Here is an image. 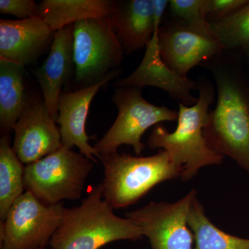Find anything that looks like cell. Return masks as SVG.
Returning <instances> with one entry per match:
<instances>
[{
  "label": "cell",
  "mask_w": 249,
  "mask_h": 249,
  "mask_svg": "<svg viewBox=\"0 0 249 249\" xmlns=\"http://www.w3.org/2000/svg\"><path fill=\"white\" fill-rule=\"evenodd\" d=\"M122 69L111 72L101 83L73 91H62L58 101V119L62 146L78 147L87 158L97 163L94 148L89 143L90 137L85 129L91 101L100 89L119 76Z\"/></svg>",
  "instance_id": "14"
},
{
  "label": "cell",
  "mask_w": 249,
  "mask_h": 249,
  "mask_svg": "<svg viewBox=\"0 0 249 249\" xmlns=\"http://www.w3.org/2000/svg\"><path fill=\"white\" fill-rule=\"evenodd\" d=\"M208 0H170V14L175 20L204 34L214 35L206 16Z\"/></svg>",
  "instance_id": "22"
},
{
  "label": "cell",
  "mask_w": 249,
  "mask_h": 249,
  "mask_svg": "<svg viewBox=\"0 0 249 249\" xmlns=\"http://www.w3.org/2000/svg\"><path fill=\"white\" fill-rule=\"evenodd\" d=\"M219 55L206 62L216 83L217 102L204 135L213 151L231 159L249 176V81Z\"/></svg>",
  "instance_id": "1"
},
{
  "label": "cell",
  "mask_w": 249,
  "mask_h": 249,
  "mask_svg": "<svg viewBox=\"0 0 249 249\" xmlns=\"http://www.w3.org/2000/svg\"><path fill=\"white\" fill-rule=\"evenodd\" d=\"M73 36L74 24L56 31L48 56L34 71L44 101L56 123L62 88L75 76Z\"/></svg>",
  "instance_id": "15"
},
{
  "label": "cell",
  "mask_w": 249,
  "mask_h": 249,
  "mask_svg": "<svg viewBox=\"0 0 249 249\" xmlns=\"http://www.w3.org/2000/svg\"><path fill=\"white\" fill-rule=\"evenodd\" d=\"M117 1L113 0H42L40 16L56 32L79 21L111 18Z\"/></svg>",
  "instance_id": "17"
},
{
  "label": "cell",
  "mask_w": 249,
  "mask_h": 249,
  "mask_svg": "<svg viewBox=\"0 0 249 249\" xmlns=\"http://www.w3.org/2000/svg\"><path fill=\"white\" fill-rule=\"evenodd\" d=\"M124 55L111 18L75 23L73 83L76 89L97 85L111 72L121 69Z\"/></svg>",
  "instance_id": "7"
},
{
  "label": "cell",
  "mask_w": 249,
  "mask_h": 249,
  "mask_svg": "<svg viewBox=\"0 0 249 249\" xmlns=\"http://www.w3.org/2000/svg\"><path fill=\"white\" fill-rule=\"evenodd\" d=\"M248 0H208L209 22L219 20L231 16L247 2Z\"/></svg>",
  "instance_id": "24"
},
{
  "label": "cell",
  "mask_w": 249,
  "mask_h": 249,
  "mask_svg": "<svg viewBox=\"0 0 249 249\" xmlns=\"http://www.w3.org/2000/svg\"><path fill=\"white\" fill-rule=\"evenodd\" d=\"M143 237L132 219L114 213L103 199L100 183L90 188L80 206L65 208L49 246L52 249H100L116 241L136 242Z\"/></svg>",
  "instance_id": "3"
},
{
  "label": "cell",
  "mask_w": 249,
  "mask_h": 249,
  "mask_svg": "<svg viewBox=\"0 0 249 249\" xmlns=\"http://www.w3.org/2000/svg\"><path fill=\"white\" fill-rule=\"evenodd\" d=\"M158 32H154L138 67L129 76L118 80L114 86L141 89L155 87L168 93L178 103L186 106H194L198 98L192 95V91L198 89L199 85L188 77L180 76L165 63L160 56Z\"/></svg>",
  "instance_id": "12"
},
{
  "label": "cell",
  "mask_w": 249,
  "mask_h": 249,
  "mask_svg": "<svg viewBox=\"0 0 249 249\" xmlns=\"http://www.w3.org/2000/svg\"><path fill=\"white\" fill-rule=\"evenodd\" d=\"M197 192L191 190L175 202L150 201L124 214L142 229L152 249H193L194 235L188 223V213Z\"/></svg>",
  "instance_id": "9"
},
{
  "label": "cell",
  "mask_w": 249,
  "mask_h": 249,
  "mask_svg": "<svg viewBox=\"0 0 249 249\" xmlns=\"http://www.w3.org/2000/svg\"><path fill=\"white\" fill-rule=\"evenodd\" d=\"M93 163L80 152L62 146L25 165L24 190L49 206L63 200H78Z\"/></svg>",
  "instance_id": "5"
},
{
  "label": "cell",
  "mask_w": 249,
  "mask_h": 249,
  "mask_svg": "<svg viewBox=\"0 0 249 249\" xmlns=\"http://www.w3.org/2000/svg\"><path fill=\"white\" fill-rule=\"evenodd\" d=\"M111 99L118 115L104 137L93 146L98 160L117 152L122 145H131L136 155H141L146 147L142 138L147 129L162 122L178 121V111L148 102L141 88H116Z\"/></svg>",
  "instance_id": "6"
},
{
  "label": "cell",
  "mask_w": 249,
  "mask_h": 249,
  "mask_svg": "<svg viewBox=\"0 0 249 249\" xmlns=\"http://www.w3.org/2000/svg\"><path fill=\"white\" fill-rule=\"evenodd\" d=\"M24 67L0 58V132L10 135L31 101L24 83Z\"/></svg>",
  "instance_id": "18"
},
{
  "label": "cell",
  "mask_w": 249,
  "mask_h": 249,
  "mask_svg": "<svg viewBox=\"0 0 249 249\" xmlns=\"http://www.w3.org/2000/svg\"><path fill=\"white\" fill-rule=\"evenodd\" d=\"M55 33L41 17L0 20V58L25 67L50 51Z\"/></svg>",
  "instance_id": "13"
},
{
  "label": "cell",
  "mask_w": 249,
  "mask_h": 249,
  "mask_svg": "<svg viewBox=\"0 0 249 249\" xmlns=\"http://www.w3.org/2000/svg\"><path fill=\"white\" fill-rule=\"evenodd\" d=\"M152 9H153L154 25H155V32H158L160 27L161 20L163 15L168 5L169 1L168 0H152Z\"/></svg>",
  "instance_id": "25"
},
{
  "label": "cell",
  "mask_w": 249,
  "mask_h": 249,
  "mask_svg": "<svg viewBox=\"0 0 249 249\" xmlns=\"http://www.w3.org/2000/svg\"><path fill=\"white\" fill-rule=\"evenodd\" d=\"M52 249L51 248H47V247H45V248H41V249Z\"/></svg>",
  "instance_id": "27"
},
{
  "label": "cell",
  "mask_w": 249,
  "mask_h": 249,
  "mask_svg": "<svg viewBox=\"0 0 249 249\" xmlns=\"http://www.w3.org/2000/svg\"><path fill=\"white\" fill-rule=\"evenodd\" d=\"M242 51L243 52L244 55H245L246 60H247L249 71V47H246V48L242 49Z\"/></svg>",
  "instance_id": "26"
},
{
  "label": "cell",
  "mask_w": 249,
  "mask_h": 249,
  "mask_svg": "<svg viewBox=\"0 0 249 249\" xmlns=\"http://www.w3.org/2000/svg\"><path fill=\"white\" fill-rule=\"evenodd\" d=\"M99 160L104 168L103 197L114 210L136 204L157 185L181 178L182 174L163 150L150 157L117 152Z\"/></svg>",
  "instance_id": "4"
},
{
  "label": "cell",
  "mask_w": 249,
  "mask_h": 249,
  "mask_svg": "<svg viewBox=\"0 0 249 249\" xmlns=\"http://www.w3.org/2000/svg\"><path fill=\"white\" fill-rule=\"evenodd\" d=\"M65 208L46 205L25 191L18 198L0 226V249H37L49 245Z\"/></svg>",
  "instance_id": "8"
},
{
  "label": "cell",
  "mask_w": 249,
  "mask_h": 249,
  "mask_svg": "<svg viewBox=\"0 0 249 249\" xmlns=\"http://www.w3.org/2000/svg\"><path fill=\"white\" fill-rule=\"evenodd\" d=\"M209 23L225 51L249 47V0L231 16Z\"/></svg>",
  "instance_id": "21"
},
{
  "label": "cell",
  "mask_w": 249,
  "mask_h": 249,
  "mask_svg": "<svg viewBox=\"0 0 249 249\" xmlns=\"http://www.w3.org/2000/svg\"><path fill=\"white\" fill-rule=\"evenodd\" d=\"M24 163L11 145L10 135L0 139V221L4 222L15 201L25 192Z\"/></svg>",
  "instance_id": "20"
},
{
  "label": "cell",
  "mask_w": 249,
  "mask_h": 249,
  "mask_svg": "<svg viewBox=\"0 0 249 249\" xmlns=\"http://www.w3.org/2000/svg\"><path fill=\"white\" fill-rule=\"evenodd\" d=\"M0 13L14 16L19 20L40 17L39 4L34 0H0Z\"/></svg>",
  "instance_id": "23"
},
{
  "label": "cell",
  "mask_w": 249,
  "mask_h": 249,
  "mask_svg": "<svg viewBox=\"0 0 249 249\" xmlns=\"http://www.w3.org/2000/svg\"><path fill=\"white\" fill-rule=\"evenodd\" d=\"M188 223L194 235L193 249H249V239L223 231L210 220L197 196L190 207Z\"/></svg>",
  "instance_id": "19"
},
{
  "label": "cell",
  "mask_w": 249,
  "mask_h": 249,
  "mask_svg": "<svg viewBox=\"0 0 249 249\" xmlns=\"http://www.w3.org/2000/svg\"><path fill=\"white\" fill-rule=\"evenodd\" d=\"M198 85L199 95L196 104L186 106L178 103L175 130L170 132L164 126L157 124L147 139L150 148L165 150L174 164L182 169L183 181L194 178L204 167L222 164L224 159L210 148L204 135L210 107L214 101L213 86L206 80Z\"/></svg>",
  "instance_id": "2"
},
{
  "label": "cell",
  "mask_w": 249,
  "mask_h": 249,
  "mask_svg": "<svg viewBox=\"0 0 249 249\" xmlns=\"http://www.w3.org/2000/svg\"><path fill=\"white\" fill-rule=\"evenodd\" d=\"M158 40L163 61L183 77L225 51L215 36L195 30L175 19L160 26Z\"/></svg>",
  "instance_id": "10"
},
{
  "label": "cell",
  "mask_w": 249,
  "mask_h": 249,
  "mask_svg": "<svg viewBox=\"0 0 249 249\" xmlns=\"http://www.w3.org/2000/svg\"><path fill=\"white\" fill-rule=\"evenodd\" d=\"M56 124L44 100L31 101L14 127L13 148L22 163L29 164L61 148Z\"/></svg>",
  "instance_id": "11"
},
{
  "label": "cell",
  "mask_w": 249,
  "mask_h": 249,
  "mask_svg": "<svg viewBox=\"0 0 249 249\" xmlns=\"http://www.w3.org/2000/svg\"><path fill=\"white\" fill-rule=\"evenodd\" d=\"M111 19L124 55L146 47L155 32L152 0L117 1Z\"/></svg>",
  "instance_id": "16"
}]
</instances>
